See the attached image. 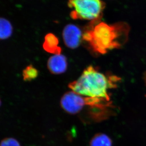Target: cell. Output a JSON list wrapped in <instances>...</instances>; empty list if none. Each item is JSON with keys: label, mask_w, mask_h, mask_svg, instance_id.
<instances>
[{"label": "cell", "mask_w": 146, "mask_h": 146, "mask_svg": "<svg viewBox=\"0 0 146 146\" xmlns=\"http://www.w3.org/2000/svg\"><path fill=\"white\" fill-rule=\"evenodd\" d=\"M131 28L125 22L108 24L101 20L90 22L84 30L83 43L97 55L119 48L128 40Z\"/></svg>", "instance_id": "obj_1"}, {"label": "cell", "mask_w": 146, "mask_h": 146, "mask_svg": "<svg viewBox=\"0 0 146 146\" xmlns=\"http://www.w3.org/2000/svg\"><path fill=\"white\" fill-rule=\"evenodd\" d=\"M119 81L118 76L105 74L93 66H89L77 80L68 84V87L81 96L111 101L109 90L116 88Z\"/></svg>", "instance_id": "obj_2"}, {"label": "cell", "mask_w": 146, "mask_h": 146, "mask_svg": "<svg viewBox=\"0 0 146 146\" xmlns=\"http://www.w3.org/2000/svg\"><path fill=\"white\" fill-rule=\"evenodd\" d=\"M68 6L73 20L92 22L101 19L106 5L103 0H68Z\"/></svg>", "instance_id": "obj_3"}, {"label": "cell", "mask_w": 146, "mask_h": 146, "mask_svg": "<svg viewBox=\"0 0 146 146\" xmlns=\"http://www.w3.org/2000/svg\"><path fill=\"white\" fill-rule=\"evenodd\" d=\"M84 30L74 24H68L62 31V38L65 46L70 49L78 48L83 43Z\"/></svg>", "instance_id": "obj_4"}, {"label": "cell", "mask_w": 146, "mask_h": 146, "mask_svg": "<svg viewBox=\"0 0 146 146\" xmlns=\"http://www.w3.org/2000/svg\"><path fill=\"white\" fill-rule=\"evenodd\" d=\"M68 61L65 55H53L47 61V68L52 74H60L65 73L68 69Z\"/></svg>", "instance_id": "obj_5"}, {"label": "cell", "mask_w": 146, "mask_h": 146, "mask_svg": "<svg viewBox=\"0 0 146 146\" xmlns=\"http://www.w3.org/2000/svg\"><path fill=\"white\" fill-rule=\"evenodd\" d=\"M59 39L52 33H48L44 37L43 43L44 50L53 55L60 54L62 48L59 46Z\"/></svg>", "instance_id": "obj_6"}, {"label": "cell", "mask_w": 146, "mask_h": 146, "mask_svg": "<svg viewBox=\"0 0 146 146\" xmlns=\"http://www.w3.org/2000/svg\"><path fill=\"white\" fill-rule=\"evenodd\" d=\"M89 146H112V139L106 134L98 133L90 140Z\"/></svg>", "instance_id": "obj_7"}, {"label": "cell", "mask_w": 146, "mask_h": 146, "mask_svg": "<svg viewBox=\"0 0 146 146\" xmlns=\"http://www.w3.org/2000/svg\"><path fill=\"white\" fill-rule=\"evenodd\" d=\"M13 26L8 20L0 17V40L8 39L13 33Z\"/></svg>", "instance_id": "obj_8"}, {"label": "cell", "mask_w": 146, "mask_h": 146, "mask_svg": "<svg viewBox=\"0 0 146 146\" xmlns=\"http://www.w3.org/2000/svg\"><path fill=\"white\" fill-rule=\"evenodd\" d=\"M39 72L32 64L28 65L23 71V79L24 81L30 82L35 80L38 77Z\"/></svg>", "instance_id": "obj_9"}, {"label": "cell", "mask_w": 146, "mask_h": 146, "mask_svg": "<svg viewBox=\"0 0 146 146\" xmlns=\"http://www.w3.org/2000/svg\"><path fill=\"white\" fill-rule=\"evenodd\" d=\"M0 146H21L20 142L13 138H4L0 142Z\"/></svg>", "instance_id": "obj_10"}, {"label": "cell", "mask_w": 146, "mask_h": 146, "mask_svg": "<svg viewBox=\"0 0 146 146\" xmlns=\"http://www.w3.org/2000/svg\"><path fill=\"white\" fill-rule=\"evenodd\" d=\"M144 78H145V81L146 82V74H145V76H144Z\"/></svg>", "instance_id": "obj_11"}, {"label": "cell", "mask_w": 146, "mask_h": 146, "mask_svg": "<svg viewBox=\"0 0 146 146\" xmlns=\"http://www.w3.org/2000/svg\"><path fill=\"white\" fill-rule=\"evenodd\" d=\"M1 98H0V106H1Z\"/></svg>", "instance_id": "obj_12"}]
</instances>
